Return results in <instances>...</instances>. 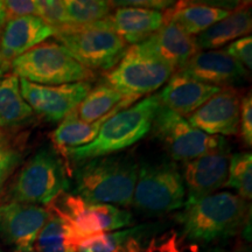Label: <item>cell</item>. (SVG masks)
<instances>
[{
    "instance_id": "6da1fadb",
    "label": "cell",
    "mask_w": 252,
    "mask_h": 252,
    "mask_svg": "<svg viewBox=\"0 0 252 252\" xmlns=\"http://www.w3.org/2000/svg\"><path fill=\"white\" fill-rule=\"evenodd\" d=\"M138 167L137 160L126 153L88 160L76 166L72 194L91 203L131 206Z\"/></svg>"
},
{
    "instance_id": "7a4b0ae2",
    "label": "cell",
    "mask_w": 252,
    "mask_h": 252,
    "mask_svg": "<svg viewBox=\"0 0 252 252\" xmlns=\"http://www.w3.org/2000/svg\"><path fill=\"white\" fill-rule=\"evenodd\" d=\"M159 106L157 93L121 110L104 123L94 141L67 150L62 158L67 159V166L68 162L77 166L94 158L110 156L128 149L150 133Z\"/></svg>"
},
{
    "instance_id": "3957f363",
    "label": "cell",
    "mask_w": 252,
    "mask_h": 252,
    "mask_svg": "<svg viewBox=\"0 0 252 252\" xmlns=\"http://www.w3.org/2000/svg\"><path fill=\"white\" fill-rule=\"evenodd\" d=\"M248 215V201L231 191H219L185 204L178 220L189 241L213 243L237 235L247 223Z\"/></svg>"
},
{
    "instance_id": "277c9868",
    "label": "cell",
    "mask_w": 252,
    "mask_h": 252,
    "mask_svg": "<svg viewBox=\"0 0 252 252\" xmlns=\"http://www.w3.org/2000/svg\"><path fill=\"white\" fill-rule=\"evenodd\" d=\"M69 168L53 145L34 152L7 188V202L49 206L69 189Z\"/></svg>"
},
{
    "instance_id": "5b68a950",
    "label": "cell",
    "mask_w": 252,
    "mask_h": 252,
    "mask_svg": "<svg viewBox=\"0 0 252 252\" xmlns=\"http://www.w3.org/2000/svg\"><path fill=\"white\" fill-rule=\"evenodd\" d=\"M175 70L157 54L149 40L132 45L115 68L108 71L105 82L128 98L137 100L151 96L168 82Z\"/></svg>"
},
{
    "instance_id": "8992f818",
    "label": "cell",
    "mask_w": 252,
    "mask_h": 252,
    "mask_svg": "<svg viewBox=\"0 0 252 252\" xmlns=\"http://www.w3.org/2000/svg\"><path fill=\"white\" fill-rule=\"evenodd\" d=\"M185 184L180 168L171 159L139 163L133 200L134 208L149 215H161L185 206Z\"/></svg>"
},
{
    "instance_id": "52a82bcc",
    "label": "cell",
    "mask_w": 252,
    "mask_h": 252,
    "mask_svg": "<svg viewBox=\"0 0 252 252\" xmlns=\"http://www.w3.org/2000/svg\"><path fill=\"white\" fill-rule=\"evenodd\" d=\"M14 75L40 86L90 82L94 74L69 54L61 43L45 41L11 62Z\"/></svg>"
},
{
    "instance_id": "ba28073f",
    "label": "cell",
    "mask_w": 252,
    "mask_h": 252,
    "mask_svg": "<svg viewBox=\"0 0 252 252\" xmlns=\"http://www.w3.org/2000/svg\"><path fill=\"white\" fill-rule=\"evenodd\" d=\"M69 54L90 71H110L124 56L127 43L105 21L86 26H64L54 32Z\"/></svg>"
},
{
    "instance_id": "9c48e42d",
    "label": "cell",
    "mask_w": 252,
    "mask_h": 252,
    "mask_svg": "<svg viewBox=\"0 0 252 252\" xmlns=\"http://www.w3.org/2000/svg\"><path fill=\"white\" fill-rule=\"evenodd\" d=\"M48 209L64 220L69 236L77 248L96 236L117 231L132 223L130 212L103 203H91L75 194H62Z\"/></svg>"
},
{
    "instance_id": "30bf717a",
    "label": "cell",
    "mask_w": 252,
    "mask_h": 252,
    "mask_svg": "<svg viewBox=\"0 0 252 252\" xmlns=\"http://www.w3.org/2000/svg\"><path fill=\"white\" fill-rule=\"evenodd\" d=\"M151 131L174 162H187L229 146L224 137L204 133L194 127L184 116L161 104L154 116Z\"/></svg>"
},
{
    "instance_id": "8fae6325",
    "label": "cell",
    "mask_w": 252,
    "mask_h": 252,
    "mask_svg": "<svg viewBox=\"0 0 252 252\" xmlns=\"http://www.w3.org/2000/svg\"><path fill=\"white\" fill-rule=\"evenodd\" d=\"M90 89V82L40 86L20 78V91L24 99L35 115L52 123L63 121L77 109Z\"/></svg>"
},
{
    "instance_id": "7c38bea8",
    "label": "cell",
    "mask_w": 252,
    "mask_h": 252,
    "mask_svg": "<svg viewBox=\"0 0 252 252\" xmlns=\"http://www.w3.org/2000/svg\"><path fill=\"white\" fill-rule=\"evenodd\" d=\"M48 217V208L20 202L0 204V239L12 252H35L37 236Z\"/></svg>"
},
{
    "instance_id": "4fadbf2b",
    "label": "cell",
    "mask_w": 252,
    "mask_h": 252,
    "mask_svg": "<svg viewBox=\"0 0 252 252\" xmlns=\"http://www.w3.org/2000/svg\"><path fill=\"white\" fill-rule=\"evenodd\" d=\"M230 158L228 146L184 162L181 174L187 194L185 204L196 202L224 187L228 180Z\"/></svg>"
},
{
    "instance_id": "5bb4252c",
    "label": "cell",
    "mask_w": 252,
    "mask_h": 252,
    "mask_svg": "<svg viewBox=\"0 0 252 252\" xmlns=\"http://www.w3.org/2000/svg\"><path fill=\"white\" fill-rule=\"evenodd\" d=\"M242 94L235 87L222 88L187 118L194 127L210 135H236L239 132Z\"/></svg>"
},
{
    "instance_id": "9a60e30c",
    "label": "cell",
    "mask_w": 252,
    "mask_h": 252,
    "mask_svg": "<svg viewBox=\"0 0 252 252\" xmlns=\"http://www.w3.org/2000/svg\"><path fill=\"white\" fill-rule=\"evenodd\" d=\"M178 71L219 88L235 87L248 78V70L223 49L200 50Z\"/></svg>"
},
{
    "instance_id": "2e32d148",
    "label": "cell",
    "mask_w": 252,
    "mask_h": 252,
    "mask_svg": "<svg viewBox=\"0 0 252 252\" xmlns=\"http://www.w3.org/2000/svg\"><path fill=\"white\" fill-rule=\"evenodd\" d=\"M54 36V30L35 15L6 21L0 35V54L9 64L14 59Z\"/></svg>"
},
{
    "instance_id": "e0dca14e",
    "label": "cell",
    "mask_w": 252,
    "mask_h": 252,
    "mask_svg": "<svg viewBox=\"0 0 252 252\" xmlns=\"http://www.w3.org/2000/svg\"><path fill=\"white\" fill-rule=\"evenodd\" d=\"M220 89L194 80L182 71H175L163 89L158 93V97L165 108L180 116H190Z\"/></svg>"
},
{
    "instance_id": "ac0fdd59",
    "label": "cell",
    "mask_w": 252,
    "mask_h": 252,
    "mask_svg": "<svg viewBox=\"0 0 252 252\" xmlns=\"http://www.w3.org/2000/svg\"><path fill=\"white\" fill-rule=\"evenodd\" d=\"M105 24L126 43L137 45L153 35L163 24V12L122 6L104 19Z\"/></svg>"
},
{
    "instance_id": "d6986e66",
    "label": "cell",
    "mask_w": 252,
    "mask_h": 252,
    "mask_svg": "<svg viewBox=\"0 0 252 252\" xmlns=\"http://www.w3.org/2000/svg\"><path fill=\"white\" fill-rule=\"evenodd\" d=\"M147 40L157 54L176 71L184 68L186 63L200 52L195 36L189 35L181 26L165 17L161 27Z\"/></svg>"
},
{
    "instance_id": "ffe728a7",
    "label": "cell",
    "mask_w": 252,
    "mask_h": 252,
    "mask_svg": "<svg viewBox=\"0 0 252 252\" xmlns=\"http://www.w3.org/2000/svg\"><path fill=\"white\" fill-rule=\"evenodd\" d=\"M35 113L20 91V78L13 72L0 78V130L13 132L33 122Z\"/></svg>"
},
{
    "instance_id": "44dd1931",
    "label": "cell",
    "mask_w": 252,
    "mask_h": 252,
    "mask_svg": "<svg viewBox=\"0 0 252 252\" xmlns=\"http://www.w3.org/2000/svg\"><path fill=\"white\" fill-rule=\"evenodd\" d=\"M251 9L248 4L238 6L219 23L195 36L198 50H212L247 36L251 32Z\"/></svg>"
},
{
    "instance_id": "7402d4cb",
    "label": "cell",
    "mask_w": 252,
    "mask_h": 252,
    "mask_svg": "<svg viewBox=\"0 0 252 252\" xmlns=\"http://www.w3.org/2000/svg\"><path fill=\"white\" fill-rule=\"evenodd\" d=\"M230 9L220 6L206 5L202 2L179 1L174 2L171 8L163 12V17L174 21L187 32L189 35L195 36L212 27L214 24L228 17Z\"/></svg>"
},
{
    "instance_id": "603a6c76",
    "label": "cell",
    "mask_w": 252,
    "mask_h": 252,
    "mask_svg": "<svg viewBox=\"0 0 252 252\" xmlns=\"http://www.w3.org/2000/svg\"><path fill=\"white\" fill-rule=\"evenodd\" d=\"M125 109L124 106L117 108L110 112L109 115L104 116L103 118L93 123H87L81 121L77 116L76 109L71 111L63 121L60 122V125L53 132V146L58 150V152L63 156L67 150L76 149V147L84 146L94 140L102 125L110 117Z\"/></svg>"
},
{
    "instance_id": "cb8c5ba5",
    "label": "cell",
    "mask_w": 252,
    "mask_h": 252,
    "mask_svg": "<svg viewBox=\"0 0 252 252\" xmlns=\"http://www.w3.org/2000/svg\"><path fill=\"white\" fill-rule=\"evenodd\" d=\"M135 102L133 98H128L122 94L118 90L110 86L108 82H102L91 89L86 98L77 106V116L81 121L93 123L109 115L113 110L132 105Z\"/></svg>"
},
{
    "instance_id": "d4e9b609",
    "label": "cell",
    "mask_w": 252,
    "mask_h": 252,
    "mask_svg": "<svg viewBox=\"0 0 252 252\" xmlns=\"http://www.w3.org/2000/svg\"><path fill=\"white\" fill-rule=\"evenodd\" d=\"M144 226L103 234L83 242L77 252H140L139 236Z\"/></svg>"
},
{
    "instance_id": "484cf974",
    "label": "cell",
    "mask_w": 252,
    "mask_h": 252,
    "mask_svg": "<svg viewBox=\"0 0 252 252\" xmlns=\"http://www.w3.org/2000/svg\"><path fill=\"white\" fill-rule=\"evenodd\" d=\"M48 210L49 217L37 236L35 252H77V245L71 241L64 220Z\"/></svg>"
},
{
    "instance_id": "4316f807",
    "label": "cell",
    "mask_w": 252,
    "mask_h": 252,
    "mask_svg": "<svg viewBox=\"0 0 252 252\" xmlns=\"http://www.w3.org/2000/svg\"><path fill=\"white\" fill-rule=\"evenodd\" d=\"M68 26H86L105 19L115 9L105 0H67L64 1Z\"/></svg>"
},
{
    "instance_id": "83f0119b",
    "label": "cell",
    "mask_w": 252,
    "mask_h": 252,
    "mask_svg": "<svg viewBox=\"0 0 252 252\" xmlns=\"http://www.w3.org/2000/svg\"><path fill=\"white\" fill-rule=\"evenodd\" d=\"M226 187L237 191L245 201L252 198V156L250 152H239L230 158Z\"/></svg>"
},
{
    "instance_id": "f1b7e54d",
    "label": "cell",
    "mask_w": 252,
    "mask_h": 252,
    "mask_svg": "<svg viewBox=\"0 0 252 252\" xmlns=\"http://www.w3.org/2000/svg\"><path fill=\"white\" fill-rule=\"evenodd\" d=\"M23 146L4 133L0 134V198L6 185L23 161Z\"/></svg>"
},
{
    "instance_id": "f546056e",
    "label": "cell",
    "mask_w": 252,
    "mask_h": 252,
    "mask_svg": "<svg viewBox=\"0 0 252 252\" xmlns=\"http://www.w3.org/2000/svg\"><path fill=\"white\" fill-rule=\"evenodd\" d=\"M39 14L37 17L54 30L68 26L67 13H65L64 1L60 0H37Z\"/></svg>"
},
{
    "instance_id": "4dcf8cb0",
    "label": "cell",
    "mask_w": 252,
    "mask_h": 252,
    "mask_svg": "<svg viewBox=\"0 0 252 252\" xmlns=\"http://www.w3.org/2000/svg\"><path fill=\"white\" fill-rule=\"evenodd\" d=\"M226 54L235 59L236 61L241 63L247 70H251L252 68V37L251 35H247L241 37V39L235 40L234 42L226 46L225 49H223Z\"/></svg>"
},
{
    "instance_id": "1f68e13d",
    "label": "cell",
    "mask_w": 252,
    "mask_h": 252,
    "mask_svg": "<svg viewBox=\"0 0 252 252\" xmlns=\"http://www.w3.org/2000/svg\"><path fill=\"white\" fill-rule=\"evenodd\" d=\"M6 14H7V20L13 18L27 17V15L39 14V6H37V0H6L2 1Z\"/></svg>"
},
{
    "instance_id": "d6a6232c",
    "label": "cell",
    "mask_w": 252,
    "mask_h": 252,
    "mask_svg": "<svg viewBox=\"0 0 252 252\" xmlns=\"http://www.w3.org/2000/svg\"><path fill=\"white\" fill-rule=\"evenodd\" d=\"M239 123L241 127L239 132L242 134V139L248 147L252 145V99L251 94L249 93L242 97L241 113H239Z\"/></svg>"
},
{
    "instance_id": "836d02e7",
    "label": "cell",
    "mask_w": 252,
    "mask_h": 252,
    "mask_svg": "<svg viewBox=\"0 0 252 252\" xmlns=\"http://www.w3.org/2000/svg\"><path fill=\"white\" fill-rule=\"evenodd\" d=\"M113 7H122V6H130V7H139L146 9H154V11H160L162 9L171 8L174 2L166 1V0H131V1H112Z\"/></svg>"
},
{
    "instance_id": "e575fe53",
    "label": "cell",
    "mask_w": 252,
    "mask_h": 252,
    "mask_svg": "<svg viewBox=\"0 0 252 252\" xmlns=\"http://www.w3.org/2000/svg\"><path fill=\"white\" fill-rule=\"evenodd\" d=\"M9 68H11V64L0 54V78L4 76Z\"/></svg>"
},
{
    "instance_id": "d590c367",
    "label": "cell",
    "mask_w": 252,
    "mask_h": 252,
    "mask_svg": "<svg viewBox=\"0 0 252 252\" xmlns=\"http://www.w3.org/2000/svg\"><path fill=\"white\" fill-rule=\"evenodd\" d=\"M6 21H7V14H6L2 1H0V32H1L2 28H4Z\"/></svg>"
},
{
    "instance_id": "8d00e7d4",
    "label": "cell",
    "mask_w": 252,
    "mask_h": 252,
    "mask_svg": "<svg viewBox=\"0 0 252 252\" xmlns=\"http://www.w3.org/2000/svg\"><path fill=\"white\" fill-rule=\"evenodd\" d=\"M0 252H5V251H4V249L1 248V245H0Z\"/></svg>"
},
{
    "instance_id": "74e56055",
    "label": "cell",
    "mask_w": 252,
    "mask_h": 252,
    "mask_svg": "<svg viewBox=\"0 0 252 252\" xmlns=\"http://www.w3.org/2000/svg\"><path fill=\"white\" fill-rule=\"evenodd\" d=\"M237 252H250V251H248V250H241V251H237Z\"/></svg>"
},
{
    "instance_id": "f35d334b",
    "label": "cell",
    "mask_w": 252,
    "mask_h": 252,
    "mask_svg": "<svg viewBox=\"0 0 252 252\" xmlns=\"http://www.w3.org/2000/svg\"><path fill=\"white\" fill-rule=\"evenodd\" d=\"M213 252H220V251H217V250H215V251H213Z\"/></svg>"
},
{
    "instance_id": "ab89813d",
    "label": "cell",
    "mask_w": 252,
    "mask_h": 252,
    "mask_svg": "<svg viewBox=\"0 0 252 252\" xmlns=\"http://www.w3.org/2000/svg\"><path fill=\"white\" fill-rule=\"evenodd\" d=\"M0 134H1V130H0Z\"/></svg>"
}]
</instances>
